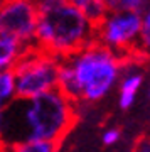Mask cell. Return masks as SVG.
Listing matches in <instances>:
<instances>
[{"label": "cell", "instance_id": "13", "mask_svg": "<svg viewBox=\"0 0 150 152\" xmlns=\"http://www.w3.org/2000/svg\"><path fill=\"white\" fill-rule=\"evenodd\" d=\"M133 152H150V142L149 137H142L137 144H135Z\"/></svg>", "mask_w": 150, "mask_h": 152}, {"label": "cell", "instance_id": "16", "mask_svg": "<svg viewBox=\"0 0 150 152\" xmlns=\"http://www.w3.org/2000/svg\"><path fill=\"white\" fill-rule=\"evenodd\" d=\"M0 152H2V151H0Z\"/></svg>", "mask_w": 150, "mask_h": 152}, {"label": "cell", "instance_id": "9", "mask_svg": "<svg viewBox=\"0 0 150 152\" xmlns=\"http://www.w3.org/2000/svg\"><path fill=\"white\" fill-rule=\"evenodd\" d=\"M58 145L54 142H46V140H24V142H15L10 145L2 147V152H58Z\"/></svg>", "mask_w": 150, "mask_h": 152}, {"label": "cell", "instance_id": "5", "mask_svg": "<svg viewBox=\"0 0 150 152\" xmlns=\"http://www.w3.org/2000/svg\"><path fill=\"white\" fill-rule=\"evenodd\" d=\"M143 14L138 12L106 14V17L95 27V41L122 58L130 56L145 58L138 53V37Z\"/></svg>", "mask_w": 150, "mask_h": 152}, {"label": "cell", "instance_id": "6", "mask_svg": "<svg viewBox=\"0 0 150 152\" xmlns=\"http://www.w3.org/2000/svg\"><path fill=\"white\" fill-rule=\"evenodd\" d=\"M36 24V0H4L0 4V37L10 39L24 49L34 48Z\"/></svg>", "mask_w": 150, "mask_h": 152}, {"label": "cell", "instance_id": "15", "mask_svg": "<svg viewBox=\"0 0 150 152\" xmlns=\"http://www.w3.org/2000/svg\"><path fill=\"white\" fill-rule=\"evenodd\" d=\"M2 2H4V0H0V4H2Z\"/></svg>", "mask_w": 150, "mask_h": 152}, {"label": "cell", "instance_id": "7", "mask_svg": "<svg viewBox=\"0 0 150 152\" xmlns=\"http://www.w3.org/2000/svg\"><path fill=\"white\" fill-rule=\"evenodd\" d=\"M143 61L145 58H140V56L123 58V68H122V75L117 85V100L118 107L122 110L133 108V105L137 103V98L145 83V69L142 64Z\"/></svg>", "mask_w": 150, "mask_h": 152}, {"label": "cell", "instance_id": "2", "mask_svg": "<svg viewBox=\"0 0 150 152\" xmlns=\"http://www.w3.org/2000/svg\"><path fill=\"white\" fill-rule=\"evenodd\" d=\"M123 58L96 41L59 61L58 90L76 107L98 103L117 88Z\"/></svg>", "mask_w": 150, "mask_h": 152}, {"label": "cell", "instance_id": "12", "mask_svg": "<svg viewBox=\"0 0 150 152\" xmlns=\"http://www.w3.org/2000/svg\"><path fill=\"white\" fill-rule=\"evenodd\" d=\"M122 130L118 129V127H108V129H105L101 134V142L105 144V145L111 147V145H117L118 142L122 140Z\"/></svg>", "mask_w": 150, "mask_h": 152}, {"label": "cell", "instance_id": "4", "mask_svg": "<svg viewBox=\"0 0 150 152\" xmlns=\"http://www.w3.org/2000/svg\"><path fill=\"white\" fill-rule=\"evenodd\" d=\"M59 61L36 46L25 49L10 69L17 100H31L56 90Z\"/></svg>", "mask_w": 150, "mask_h": 152}, {"label": "cell", "instance_id": "11", "mask_svg": "<svg viewBox=\"0 0 150 152\" xmlns=\"http://www.w3.org/2000/svg\"><path fill=\"white\" fill-rule=\"evenodd\" d=\"M15 100V86H14V76L12 71L0 73V112H4Z\"/></svg>", "mask_w": 150, "mask_h": 152}, {"label": "cell", "instance_id": "1", "mask_svg": "<svg viewBox=\"0 0 150 152\" xmlns=\"http://www.w3.org/2000/svg\"><path fill=\"white\" fill-rule=\"evenodd\" d=\"M78 107L58 90L31 100H14L4 110L2 147L24 140H46L59 144L73 129Z\"/></svg>", "mask_w": 150, "mask_h": 152}, {"label": "cell", "instance_id": "14", "mask_svg": "<svg viewBox=\"0 0 150 152\" xmlns=\"http://www.w3.org/2000/svg\"><path fill=\"white\" fill-rule=\"evenodd\" d=\"M2 134H4V112H0V149H2Z\"/></svg>", "mask_w": 150, "mask_h": 152}, {"label": "cell", "instance_id": "10", "mask_svg": "<svg viewBox=\"0 0 150 152\" xmlns=\"http://www.w3.org/2000/svg\"><path fill=\"white\" fill-rule=\"evenodd\" d=\"M108 14L117 12H143L149 10V0H105Z\"/></svg>", "mask_w": 150, "mask_h": 152}, {"label": "cell", "instance_id": "3", "mask_svg": "<svg viewBox=\"0 0 150 152\" xmlns=\"http://www.w3.org/2000/svg\"><path fill=\"white\" fill-rule=\"evenodd\" d=\"M36 48L64 59L95 41V27L69 0H36Z\"/></svg>", "mask_w": 150, "mask_h": 152}, {"label": "cell", "instance_id": "8", "mask_svg": "<svg viewBox=\"0 0 150 152\" xmlns=\"http://www.w3.org/2000/svg\"><path fill=\"white\" fill-rule=\"evenodd\" d=\"M24 51L25 49L20 48L17 42H14L10 39L0 37V73L10 71Z\"/></svg>", "mask_w": 150, "mask_h": 152}]
</instances>
